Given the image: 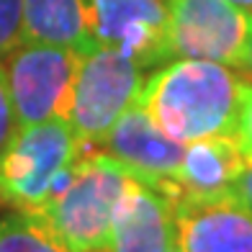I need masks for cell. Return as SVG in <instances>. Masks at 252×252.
<instances>
[{"label":"cell","mask_w":252,"mask_h":252,"mask_svg":"<svg viewBox=\"0 0 252 252\" xmlns=\"http://www.w3.org/2000/svg\"><path fill=\"white\" fill-rule=\"evenodd\" d=\"M237 70L242 72V77L252 80V16H250V31H247V41H245V52L239 57Z\"/></svg>","instance_id":"18"},{"label":"cell","mask_w":252,"mask_h":252,"mask_svg":"<svg viewBox=\"0 0 252 252\" xmlns=\"http://www.w3.org/2000/svg\"><path fill=\"white\" fill-rule=\"evenodd\" d=\"M16 131H18V121H16L13 100H10V90H8L5 64L0 60V152H3L5 144L13 139Z\"/></svg>","instance_id":"16"},{"label":"cell","mask_w":252,"mask_h":252,"mask_svg":"<svg viewBox=\"0 0 252 252\" xmlns=\"http://www.w3.org/2000/svg\"><path fill=\"white\" fill-rule=\"evenodd\" d=\"M175 252H180V250H175Z\"/></svg>","instance_id":"20"},{"label":"cell","mask_w":252,"mask_h":252,"mask_svg":"<svg viewBox=\"0 0 252 252\" xmlns=\"http://www.w3.org/2000/svg\"><path fill=\"white\" fill-rule=\"evenodd\" d=\"M245 170V157L234 136H206L186 144L178 170V188L183 196H221L232 193ZM178 198V201H180Z\"/></svg>","instance_id":"11"},{"label":"cell","mask_w":252,"mask_h":252,"mask_svg":"<svg viewBox=\"0 0 252 252\" xmlns=\"http://www.w3.org/2000/svg\"><path fill=\"white\" fill-rule=\"evenodd\" d=\"M0 252H72L57 239L39 216L13 211L0 219Z\"/></svg>","instance_id":"13"},{"label":"cell","mask_w":252,"mask_h":252,"mask_svg":"<svg viewBox=\"0 0 252 252\" xmlns=\"http://www.w3.org/2000/svg\"><path fill=\"white\" fill-rule=\"evenodd\" d=\"M245 83L242 75L221 62L170 60L144 80L136 103L180 144L234 136Z\"/></svg>","instance_id":"1"},{"label":"cell","mask_w":252,"mask_h":252,"mask_svg":"<svg viewBox=\"0 0 252 252\" xmlns=\"http://www.w3.org/2000/svg\"><path fill=\"white\" fill-rule=\"evenodd\" d=\"M3 60L18 129L49 119L70 121L83 54L54 44L21 41Z\"/></svg>","instance_id":"4"},{"label":"cell","mask_w":252,"mask_h":252,"mask_svg":"<svg viewBox=\"0 0 252 252\" xmlns=\"http://www.w3.org/2000/svg\"><path fill=\"white\" fill-rule=\"evenodd\" d=\"M24 41V0H0V60Z\"/></svg>","instance_id":"14"},{"label":"cell","mask_w":252,"mask_h":252,"mask_svg":"<svg viewBox=\"0 0 252 252\" xmlns=\"http://www.w3.org/2000/svg\"><path fill=\"white\" fill-rule=\"evenodd\" d=\"M234 142H237L239 152H242V157H245V165H252V80L245 83L242 111H239V124H237V131H234Z\"/></svg>","instance_id":"15"},{"label":"cell","mask_w":252,"mask_h":252,"mask_svg":"<svg viewBox=\"0 0 252 252\" xmlns=\"http://www.w3.org/2000/svg\"><path fill=\"white\" fill-rule=\"evenodd\" d=\"M98 47L131 57L144 70L170 62L165 0H85Z\"/></svg>","instance_id":"8"},{"label":"cell","mask_w":252,"mask_h":252,"mask_svg":"<svg viewBox=\"0 0 252 252\" xmlns=\"http://www.w3.org/2000/svg\"><path fill=\"white\" fill-rule=\"evenodd\" d=\"M93 150H100L103 155L124 162L136 180L152 186L173 203H178L180 188L175 178L183 162V155H186V144L167 136L139 103H134L113 124V129Z\"/></svg>","instance_id":"7"},{"label":"cell","mask_w":252,"mask_h":252,"mask_svg":"<svg viewBox=\"0 0 252 252\" xmlns=\"http://www.w3.org/2000/svg\"><path fill=\"white\" fill-rule=\"evenodd\" d=\"M24 41L54 44L80 54L98 44L90 31L85 0H24Z\"/></svg>","instance_id":"12"},{"label":"cell","mask_w":252,"mask_h":252,"mask_svg":"<svg viewBox=\"0 0 252 252\" xmlns=\"http://www.w3.org/2000/svg\"><path fill=\"white\" fill-rule=\"evenodd\" d=\"M108 247L111 252H175V203L134 180L116 206Z\"/></svg>","instance_id":"10"},{"label":"cell","mask_w":252,"mask_h":252,"mask_svg":"<svg viewBox=\"0 0 252 252\" xmlns=\"http://www.w3.org/2000/svg\"><path fill=\"white\" fill-rule=\"evenodd\" d=\"M80 139L67 119L24 126L0 152V201L13 211H36L77 157Z\"/></svg>","instance_id":"3"},{"label":"cell","mask_w":252,"mask_h":252,"mask_svg":"<svg viewBox=\"0 0 252 252\" xmlns=\"http://www.w3.org/2000/svg\"><path fill=\"white\" fill-rule=\"evenodd\" d=\"M77 162L57 183L54 193L36 211L49 232L72 252L108 247L113 214L121 196L136 180L129 167L88 144H80Z\"/></svg>","instance_id":"2"},{"label":"cell","mask_w":252,"mask_h":252,"mask_svg":"<svg viewBox=\"0 0 252 252\" xmlns=\"http://www.w3.org/2000/svg\"><path fill=\"white\" fill-rule=\"evenodd\" d=\"M250 16L224 0H167L170 60H209L237 67Z\"/></svg>","instance_id":"6"},{"label":"cell","mask_w":252,"mask_h":252,"mask_svg":"<svg viewBox=\"0 0 252 252\" xmlns=\"http://www.w3.org/2000/svg\"><path fill=\"white\" fill-rule=\"evenodd\" d=\"M234 193L252 209V165H245L242 175H239L237 183H234Z\"/></svg>","instance_id":"17"},{"label":"cell","mask_w":252,"mask_h":252,"mask_svg":"<svg viewBox=\"0 0 252 252\" xmlns=\"http://www.w3.org/2000/svg\"><path fill=\"white\" fill-rule=\"evenodd\" d=\"M165 3H167V0H165Z\"/></svg>","instance_id":"21"},{"label":"cell","mask_w":252,"mask_h":252,"mask_svg":"<svg viewBox=\"0 0 252 252\" xmlns=\"http://www.w3.org/2000/svg\"><path fill=\"white\" fill-rule=\"evenodd\" d=\"M142 85V67L131 57L108 47L83 54L70 111V124L80 144L95 147L139 100Z\"/></svg>","instance_id":"5"},{"label":"cell","mask_w":252,"mask_h":252,"mask_svg":"<svg viewBox=\"0 0 252 252\" xmlns=\"http://www.w3.org/2000/svg\"><path fill=\"white\" fill-rule=\"evenodd\" d=\"M180 252H252V209L237 193L183 196L175 203Z\"/></svg>","instance_id":"9"},{"label":"cell","mask_w":252,"mask_h":252,"mask_svg":"<svg viewBox=\"0 0 252 252\" xmlns=\"http://www.w3.org/2000/svg\"><path fill=\"white\" fill-rule=\"evenodd\" d=\"M224 3L234 5V8H239V10H245L247 16H252V0H224Z\"/></svg>","instance_id":"19"}]
</instances>
